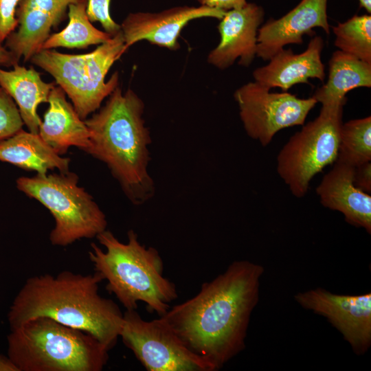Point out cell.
<instances>
[{
    "instance_id": "6da1fadb",
    "label": "cell",
    "mask_w": 371,
    "mask_h": 371,
    "mask_svg": "<svg viewBox=\"0 0 371 371\" xmlns=\"http://www.w3.org/2000/svg\"><path fill=\"white\" fill-rule=\"evenodd\" d=\"M263 271L258 264L235 261L159 317L191 352L218 370L245 346Z\"/></svg>"
},
{
    "instance_id": "7a4b0ae2",
    "label": "cell",
    "mask_w": 371,
    "mask_h": 371,
    "mask_svg": "<svg viewBox=\"0 0 371 371\" xmlns=\"http://www.w3.org/2000/svg\"><path fill=\"white\" fill-rule=\"evenodd\" d=\"M102 280L97 272L83 275L69 271L29 278L10 307V328L46 317L91 335L111 350L120 337L123 313L112 300L100 295Z\"/></svg>"
},
{
    "instance_id": "3957f363",
    "label": "cell",
    "mask_w": 371,
    "mask_h": 371,
    "mask_svg": "<svg viewBox=\"0 0 371 371\" xmlns=\"http://www.w3.org/2000/svg\"><path fill=\"white\" fill-rule=\"evenodd\" d=\"M144 103L131 89L117 86L98 112L85 120L90 132L86 153L105 164L123 192L136 205L155 192L148 172L150 131L143 117Z\"/></svg>"
},
{
    "instance_id": "277c9868",
    "label": "cell",
    "mask_w": 371,
    "mask_h": 371,
    "mask_svg": "<svg viewBox=\"0 0 371 371\" xmlns=\"http://www.w3.org/2000/svg\"><path fill=\"white\" fill-rule=\"evenodd\" d=\"M96 238L104 249L91 243L89 258L94 271L106 280L107 291L126 310H137L142 302L148 312L164 315L178 294L175 284L163 275L164 262L158 251L142 245L133 229L127 233L126 243L107 229Z\"/></svg>"
},
{
    "instance_id": "5b68a950",
    "label": "cell",
    "mask_w": 371,
    "mask_h": 371,
    "mask_svg": "<svg viewBox=\"0 0 371 371\" xmlns=\"http://www.w3.org/2000/svg\"><path fill=\"white\" fill-rule=\"evenodd\" d=\"M7 342L19 371H101L110 350L91 335L46 317L11 328Z\"/></svg>"
},
{
    "instance_id": "8992f818",
    "label": "cell",
    "mask_w": 371,
    "mask_h": 371,
    "mask_svg": "<svg viewBox=\"0 0 371 371\" xmlns=\"http://www.w3.org/2000/svg\"><path fill=\"white\" fill-rule=\"evenodd\" d=\"M126 50L121 30L89 53L69 54L52 49H41L30 62L55 79L80 117L85 120L118 86L117 71L108 81L105 80L106 76Z\"/></svg>"
},
{
    "instance_id": "52a82bcc",
    "label": "cell",
    "mask_w": 371,
    "mask_h": 371,
    "mask_svg": "<svg viewBox=\"0 0 371 371\" xmlns=\"http://www.w3.org/2000/svg\"><path fill=\"white\" fill-rule=\"evenodd\" d=\"M78 183V177L70 171L36 174L16 181L19 190L37 200L53 216L55 225L49 234L53 245L66 247L106 229L104 213Z\"/></svg>"
},
{
    "instance_id": "ba28073f",
    "label": "cell",
    "mask_w": 371,
    "mask_h": 371,
    "mask_svg": "<svg viewBox=\"0 0 371 371\" xmlns=\"http://www.w3.org/2000/svg\"><path fill=\"white\" fill-rule=\"evenodd\" d=\"M345 102L322 104L319 115L292 135L277 157V171L297 198L313 177L337 160Z\"/></svg>"
},
{
    "instance_id": "9c48e42d",
    "label": "cell",
    "mask_w": 371,
    "mask_h": 371,
    "mask_svg": "<svg viewBox=\"0 0 371 371\" xmlns=\"http://www.w3.org/2000/svg\"><path fill=\"white\" fill-rule=\"evenodd\" d=\"M120 337L148 371H214L161 317L146 321L136 310H126Z\"/></svg>"
},
{
    "instance_id": "30bf717a",
    "label": "cell",
    "mask_w": 371,
    "mask_h": 371,
    "mask_svg": "<svg viewBox=\"0 0 371 371\" xmlns=\"http://www.w3.org/2000/svg\"><path fill=\"white\" fill-rule=\"evenodd\" d=\"M234 98L245 132L262 146H267L279 131L304 125L317 103L313 96L300 98L288 91L270 92L256 82L240 87Z\"/></svg>"
},
{
    "instance_id": "8fae6325",
    "label": "cell",
    "mask_w": 371,
    "mask_h": 371,
    "mask_svg": "<svg viewBox=\"0 0 371 371\" xmlns=\"http://www.w3.org/2000/svg\"><path fill=\"white\" fill-rule=\"evenodd\" d=\"M295 298L303 308L323 315L358 355L371 344V294L338 295L321 288L299 293Z\"/></svg>"
},
{
    "instance_id": "7c38bea8",
    "label": "cell",
    "mask_w": 371,
    "mask_h": 371,
    "mask_svg": "<svg viewBox=\"0 0 371 371\" xmlns=\"http://www.w3.org/2000/svg\"><path fill=\"white\" fill-rule=\"evenodd\" d=\"M225 11L204 5L177 6L158 12L129 13L121 23L125 47L147 41L153 45L170 50L179 48L178 38L185 26L201 18L221 19Z\"/></svg>"
},
{
    "instance_id": "4fadbf2b",
    "label": "cell",
    "mask_w": 371,
    "mask_h": 371,
    "mask_svg": "<svg viewBox=\"0 0 371 371\" xmlns=\"http://www.w3.org/2000/svg\"><path fill=\"white\" fill-rule=\"evenodd\" d=\"M265 14L261 5L249 2L226 11L218 25L220 42L209 53L207 63L223 70L238 59V65L249 67L256 56L258 31Z\"/></svg>"
},
{
    "instance_id": "5bb4252c",
    "label": "cell",
    "mask_w": 371,
    "mask_h": 371,
    "mask_svg": "<svg viewBox=\"0 0 371 371\" xmlns=\"http://www.w3.org/2000/svg\"><path fill=\"white\" fill-rule=\"evenodd\" d=\"M79 0H20L16 10V30L5 40L4 46L19 61L30 60L67 16L69 6Z\"/></svg>"
},
{
    "instance_id": "9a60e30c",
    "label": "cell",
    "mask_w": 371,
    "mask_h": 371,
    "mask_svg": "<svg viewBox=\"0 0 371 371\" xmlns=\"http://www.w3.org/2000/svg\"><path fill=\"white\" fill-rule=\"evenodd\" d=\"M321 27L328 34L327 0H301L279 19H270L259 27L256 56L269 60L289 44H302L304 35H313Z\"/></svg>"
},
{
    "instance_id": "2e32d148",
    "label": "cell",
    "mask_w": 371,
    "mask_h": 371,
    "mask_svg": "<svg viewBox=\"0 0 371 371\" xmlns=\"http://www.w3.org/2000/svg\"><path fill=\"white\" fill-rule=\"evenodd\" d=\"M324 45L323 38L315 36L302 53L295 54L291 48H283L269 60L267 65L253 71L254 82L268 89L278 87L282 91H288L297 84L310 85L309 78L323 82L325 66L321 55Z\"/></svg>"
},
{
    "instance_id": "e0dca14e",
    "label": "cell",
    "mask_w": 371,
    "mask_h": 371,
    "mask_svg": "<svg viewBox=\"0 0 371 371\" xmlns=\"http://www.w3.org/2000/svg\"><path fill=\"white\" fill-rule=\"evenodd\" d=\"M355 166L338 160L316 188L325 207L338 211L346 221L371 233V196L353 182Z\"/></svg>"
},
{
    "instance_id": "ac0fdd59",
    "label": "cell",
    "mask_w": 371,
    "mask_h": 371,
    "mask_svg": "<svg viewBox=\"0 0 371 371\" xmlns=\"http://www.w3.org/2000/svg\"><path fill=\"white\" fill-rule=\"evenodd\" d=\"M47 103L49 107L39 128L41 137L60 155L71 146L86 152L90 146L89 130L60 87L52 89Z\"/></svg>"
},
{
    "instance_id": "d6986e66",
    "label": "cell",
    "mask_w": 371,
    "mask_h": 371,
    "mask_svg": "<svg viewBox=\"0 0 371 371\" xmlns=\"http://www.w3.org/2000/svg\"><path fill=\"white\" fill-rule=\"evenodd\" d=\"M56 83L45 82L32 67L26 68L16 64L12 70L0 68V87L13 99L23 124L32 133L38 134L41 120L37 109L48 102L49 95Z\"/></svg>"
},
{
    "instance_id": "ffe728a7",
    "label": "cell",
    "mask_w": 371,
    "mask_h": 371,
    "mask_svg": "<svg viewBox=\"0 0 371 371\" xmlns=\"http://www.w3.org/2000/svg\"><path fill=\"white\" fill-rule=\"evenodd\" d=\"M0 161L36 174L54 169L67 172L70 164L69 158L58 154L38 134L23 129L0 141Z\"/></svg>"
},
{
    "instance_id": "44dd1931",
    "label": "cell",
    "mask_w": 371,
    "mask_h": 371,
    "mask_svg": "<svg viewBox=\"0 0 371 371\" xmlns=\"http://www.w3.org/2000/svg\"><path fill=\"white\" fill-rule=\"evenodd\" d=\"M327 82L313 94L322 104L347 102L346 93L358 87H371V64L337 50L328 62Z\"/></svg>"
},
{
    "instance_id": "7402d4cb",
    "label": "cell",
    "mask_w": 371,
    "mask_h": 371,
    "mask_svg": "<svg viewBox=\"0 0 371 371\" xmlns=\"http://www.w3.org/2000/svg\"><path fill=\"white\" fill-rule=\"evenodd\" d=\"M87 1L79 0L68 8L69 22L60 32L52 34L43 43L42 49L57 47L85 49L92 45H100L112 36L95 27L87 14Z\"/></svg>"
},
{
    "instance_id": "603a6c76",
    "label": "cell",
    "mask_w": 371,
    "mask_h": 371,
    "mask_svg": "<svg viewBox=\"0 0 371 371\" xmlns=\"http://www.w3.org/2000/svg\"><path fill=\"white\" fill-rule=\"evenodd\" d=\"M337 160L355 167L371 161V117L342 123Z\"/></svg>"
},
{
    "instance_id": "cb8c5ba5",
    "label": "cell",
    "mask_w": 371,
    "mask_h": 371,
    "mask_svg": "<svg viewBox=\"0 0 371 371\" xmlns=\"http://www.w3.org/2000/svg\"><path fill=\"white\" fill-rule=\"evenodd\" d=\"M339 50L371 64V16L355 14L333 27Z\"/></svg>"
},
{
    "instance_id": "d4e9b609",
    "label": "cell",
    "mask_w": 371,
    "mask_h": 371,
    "mask_svg": "<svg viewBox=\"0 0 371 371\" xmlns=\"http://www.w3.org/2000/svg\"><path fill=\"white\" fill-rule=\"evenodd\" d=\"M23 122L16 103L0 87V141L23 129Z\"/></svg>"
},
{
    "instance_id": "484cf974",
    "label": "cell",
    "mask_w": 371,
    "mask_h": 371,
    "mask_svg": "<svg viewBox=\"0 0 371 371\" xmlns=\"http://www.w3.org/2000/svg\"><path fill=\"white\" fill-rule=\"evenodd\" d=\"M87 14L91 22H99L104 32L112 36L121 31V25L117 23L110 14L111 0H86Z\"/></svg>"
},
{
    "instance_id": "4316f807",
    "label": "cell",
    "mask_w": 371,
    "mask_h": 371,
    "mask_svg": "<svg viewBox=\"0 0 371 371\" xmlns=\"http://www.w3.org/2000/svg\"><path fill=\"white\" fill-rule=\"evenodd\" d=\"M20 0H0V41L3 43L17 27L16 10Z\"/></svg>"
},
{
    "instance_id": "83f0119b",
    "label": "cell",
    "mask_w": 371,
    "mask_h": 371,
    "mask_svg": "<svg viewBox=\"0 0 371 371\" xmlns=\"http://www.w3.org/2000/svg\"><path fill=\"white\" fill-rule=\"evenodd\" d=\"M355 186L365 193L371 192V163L362 164L355 167Z\"/></svg>"
},
{
    "instance_id": "f1b7e54d",
    "label": "cell",
    "mask_w": 371,
    "mask_h": 371,
    "mask_svg": "<svg viewBox=\"0 0 371 371\" xmlns=\"http://www.w3.org/2000/svg\"><path fill=\"white\" fill-rule=\"evenodd\" d=\"M200 5L216 8L223 11L238 9L245 6L247 0H196Z\"/></svg>"
},
{
    "instance_id": "f546056e",
    "label": "cell",
    "mask_w": 371,
    "mask_h": 371,
    "mask_svg": "<svg viewBox=\"0 0 371 371\" xmlns=\"http://www.w3.org/2000/svg\"><path fill=\"white\" fill-rule=\"evenodd\" d=\"M19 61L12 53L9 51L0 41V65L4 67H13Z\"/></svg>"
},
{
    "instance_id": "4dcf8cb0",
    "label": "cell",
    "mask_w": 371,
    "mask_h": 371,
    "mask_svg": "<svg viewBox=\"0 0 371 371\" xmlns=\"http://www.w3.org/2000/svg\"><path fill=\"white\" fill-rule=\"evenodd\" d=\"M0 371H19L8 356L0 352Z\"/></svg>"
},
{
    "instance_id": "1f68e13d",
    "label": "cell",
    "mask_w": 371,
    "mask_h": 371,
    "mask_svg": "<svg viewBox=\"0 0 371 371\" xmlns=\"http://www.w3.org/2000/svg\"><path fill=\"white\" fill-rule=\"evenodd\" d=\"M361 8H364L368 14L371 13V0H358Z\"/></svg>"
}]
</instances>
